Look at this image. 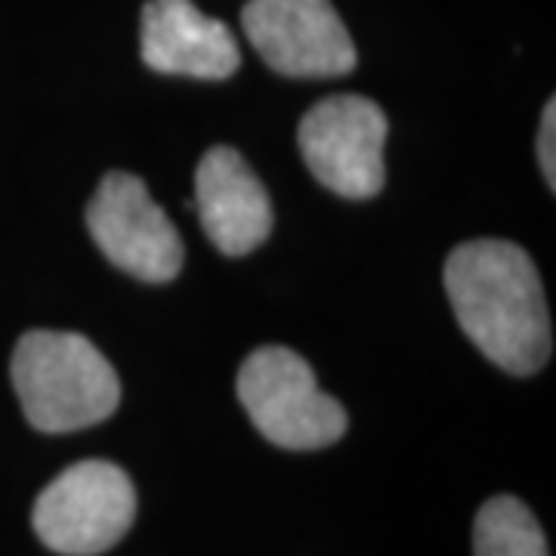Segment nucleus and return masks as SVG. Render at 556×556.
Instances as JSON below:
<instances>
[{"label": "nucleus", "instance_id": "nucleus-7", "mask_svg": "<svg viewBox=\"0 0 556 556\" xmlns=\"http://www.w3.org/2000/svg\"><path fill=\"white\" fill-rule=\"evenodd\" d=\"M87 229L105 257L142 281L161 285L182 269L179 232L134 174H105L87 207Z\"/></svg>", "mask_w": 556, "mask_h": 556}, {"label": "nucleus", "instance_id": "nucleus-2", "mask_svg": "<svg viewBox=\"0 0 556 556\" xmlns=\"http://www.w3.org/2000/svg\"><path fill=\"white\" fill-rule=\"evenodd\" d=\"M22 415L40 433H75L118 408L121 383L100 350L75 331H28L13 350Z\"/></svg>", "mask_w": 556, "mask_h": 556}, {"label": "nucleus", "instance_id": "nucleus-10", "mask_svg": "<svg viewBox=\"0 0 556 556\" xmlns=\"http://www.w3.org/2000/svg\"><path fill=\"white\" fill-rule=\"evenodd\" d=\"M473 556H551L535 514L510 495L489 497L473 522Z\"/></svg>", "mask_w": 556, "mask_h": 556}, {"label": "nucleus", "instance_id": "nucleus-11", "mask_svg": "<svg viewBox=\"0 0 556 556\" xmlns=\"http://www.w3.org/2000/svg\"><path fill=\"white\" fill-rule=\"evenodd\" d=\"M556 102L551 100L544 105L541 115V130H538V161H541V174L547 179V186H556V155H554V139H556Z\"/></svg>", "mask_w": 556, "mask_h": 556}, {"label": "nucleus", "instance_id": "nucleus-6", "mask_svg": "<svg viewBox=\"0 0 556 556\" xmlns=\"http://www.w3.org/2000/svg\"><path fill=\"white\" fill-rule=\"evenodd\" d=\"M251 47L285 78H338L356 68V47L331 0H248Z\"/></svg>", "mask_w": 556, "mask_h": 556}, {"label": "nucleus", "instance_id": "nucleus-4", "mask_svg": "<svg viewBox=\"0 0 556 556\" xmlns=\"http://www.w3.org/2000/svg\"><path fill=\"white\" fill-rule=\"evenodd\" d=\"M137 489L112 460H80L62 470L35 501L31 526L62 556H100L130 532Z\"/></svg>", "mask_w": 556, "mask_h": 556}, {"label": "nucleus", "instance_id": "nucleus-3", "mask_svg": "<svg viewBox=\"0 0 556 556\" xmlns=\"http://www.w3.org/2000/svg\"><path fill=\"white\" fill-rule=\"evenodd\" d=\"M239 399L260 433L288 452H316L346 433L343 405L288 346H260L241 362Z\"/></svg>", "mask_w": 556, "mask_h": 556}, {"label": "nucleus", "instance_id": "nucleus-8", "mask_svg": "<svg viewBox=\"0 0 556 556\" xmlns=\"http://www.w3.org/2000/svg\"><path fill=\"white\" fill-rule=\"evenodd\" d=\"M195 207L214 248L226 257L257 251L273 232L266 186L236 149L214 146L195 167Z\"/></svg>", "mask_w": 556, "mask_h": 556}, {"label": "nucleus", "instance_id": "nucleus-9", "mask_svg": "<svg viewBox=\"0 0 556 556\" xmlns=\"http://www.w3.org/2000/svg\"><path fill=\"white\" fill-rule=\"evenodd\" d=\"M139 47L142 62L161 75L226 80L241 65L239 40L226 22L204 16L192 0H149Z\"/></svg>", "mask_w": 556, "mask_h": 556}, {"label": "nucleus", "instance_id": "nucleus-1", "mask_svg": "<svg viewBox=\"0 0 556 556\" xmlns=\"http://www.w3.org/2000/svg\"><path fill=\"white\" fill-rule=\"evenodd\" d=\"M445 294L457 325L510 375H535L551 358V313L532 257L504 239L457 244L445 260Z\"/></svg>", "mask_w": 556, "mask_h": 556}, {"label": "nucleus", "instance_id": "nucleus-5", "mask_svg": "<svg viewBox=\"0 0 556 556\" xmlns=\"http://www.w3.org/2000/svg\"><path fill=\"white\" fill-rule=\"evenodd\" d=\"M387 115L378 102L340 93L316 102L298 130V146L309 174L350 201L375 199L383 189Z\"/></svg>", "mask_w": 556, "mask_h": 556}]
</instances>
